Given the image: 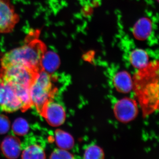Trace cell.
Returning <instances> with one entry per match:
<instances>
[{"label": "cell", "instance_id": "9a60e30c", "mask_svg": "<svg viewBox=\"0 0 159 159\" xmlns=\"http://www.w3.org/2000/svg\"><path fill=\"white\" fill-rule=\"evenodd\" d=\"M23 159H45V153L39 145H30L26 147L22 153Z\"/></svg>", "mask_w": 159, "mask_h": 159}, {"label": "cell", "instance_id": "8fae6325", "mask_svg": "<svg viewBox=\"0 0 159 159\" xmlns=\"http://www.w3.org/2000/svg\"><path fill=\"white\" fill-rule=\"evenodd\" d=\"M60 64V60L56 53L47 51L43 55L41 62L42 70L49 74L54 73Z\"/></svg>", "mask_w": 159, "mask_h": 159}, {"label": "cell", "instance_id": "7a4b0ae2", "mask_svg": "<svg viewBox=\"0 0 159 159\" xmlns=\"http://www.w3.org/2000/svg\"><path fill=\"white\" fill-rule=\"evenodd\" d=\"M39 31L29 32L23 45L3 54L1 59V67L18 64L36 72L42 70L41 62L48 48L46 44L39 39Z\"/></svg>", "mask_w": 159, "mask_h": 159}, {"label": "cell", "instance_id": "52a82bcc", "mask_svg": "<svg viewBox=\"0 0 159 159\" xmlns=\"http://www.w3.org/2000/svg\"><path fill=\"white\" fill-rule=\"evenodd\" d=\"M0 108L6 112L22 109V105L13 89L0 78Z\"/></svg>", "mask_w": 159, "mask_h": 159}, {"label": "cell", "instance_id": "3957f363", "mask_svg": "<svg viewBox=\"0 0 159 159\" xmlns=\"http://www.w3.org/2000/svg\"><path fill=\"white\" fill-rule=\"evenodd\" d=\"M29 91L33 106L35 107L41 115L45 105L52 100L56 92L51 74L43 70H40L35 75Z\"/></svg>", "mask_w": 159, "mask_h": 159}, {"label": "cell", "instance_id": "5bb4252c", "mask_svg": "<svg viewBox=\"0 0 159 159\" xmlns=\"http://www.w3.org/2000/svg\"><path fill=\"white\" fill-rule=\"evenodd\" d=\"M151 30L152 25L150 21L147 18L142 19L134 26V34L138 39H146L150 34Z\"/></svg>", "mask_w": 159, "mask_h": 159}, {"label": "cell", "instance_id": "9c48e42d", "mask_svg": "<svg viewBox=\"0 0 159 159\" xmlns=\"http://www.w3.org/2000/svg\"><path fill=\"white\" fill-rule=\"evenodd\" d=\"M1 149L4 155L9 159L18 157L21 152V145L19 139L15 137H6L1 144Z\"/></svg>", "mask_w": 159, "mask_h": 159}, {"label": "cell", "instance_id": "7c38bea8", "mask_svg": "<svg viewBox=\"0 0 159 159\" xmlns=\"http://www.w3.org/2000/svg\"><path fill=\"white\" fill-rule=\"evenodd\" d=\"M55 139L56 144L59 148L68 150L74 147V138L65 131L57 129L55 133Z\"/></svg>", "mask_w": 159, "mask_h": 159}, {"label": "cell", "instance_id": "ba28073f", "mask_svg": "<svg viewBox=\"0 0 159 159\" xmlns=\"http://www.w3.org/2000/svg\"><path fill=\"white\" fill-rule=\"evenodd\" d=\"M41 116L53 126H58L64 123L66 120L65 110L63 107L51 100L45 105Z\"/></svg>", "mask_w": 159, "mask_h": 159}, {"label": "cell", "instance_id": "d6986e66", "mask_svg": "<svg viewBox=\"0 0 159 159\" xmlns=\"http://www.w3.org/2000/svg\"><path fill=\"white\" fill-rule=\"evenodd\" d=\"M9 119L6 116L0 115V134L7 133L10 129Z\"/></svg>", "mask_w": 159, "mask_h": 159}, {"label": "cell", "instance_id": "4fadbf2b", "mask_svg": "<svg viewBox=\"0 0 159 159\" xmlns=\"http://www.w3.org/2000/svg\"><path fill=\"white\" fill-rule=\"evenodd\" d=\"M129 60L132 65L139 70L145 67L148 65V56L144 50L136 49L131 53Z\"/></svg>", "mask_w": 159, "mask_h": 159}, {"label": "cell", "instance_id": "ac0fdd59", "mask_svg": "<svg viewBox=\"0 0 159 159\" xmlns=\"http://www.w3.org/2000/svg\"><path fill=\"white\" fill-rule=\"evenodd\" d=\"M51 159H74V156L66 149L59 148L55 149L51 154Z\"/></svg>", "mask_w": 159, "mask_h": 159}, {"label": "cell", "instance_id": "277c9868", "mask_svg": "<svg viewBox=\"0 0 159 159\" xmlns=\"http://www.w3.org/2000/svg\"><path fill=\"white\" fill-rule=\"evenodd\" d=\"M37 72L20 65H9L1 67L0 78L10 84L30 88Z\"/></svg>", "mask_w": 159, "mask_h": 159}, {"label": "cell", "instance_id": "2e32d148", "mask_svg": "<svg viewBox=\"0 0 159 159\" xmlns=\"http://www.w3.org/2000/svg\"><path fill=\"white\" fill-rule=\"evenodd\" d=\"M104 152L98 145H89L84 151V158L86 159H102L104 158Z\"/></svg>", "mask_w": 159, "mask_h": 159}, {"label": "cell", "instance_id": "5b68a950", "mask_svg": "<svg viewBox=\"0 0 159 159\" xmlns=\"http://www.w3.org/2000/svg\"><path fill=\"white\" fill-rule=\"evenodd\" d=\"M20 21L10 0H0V34H7L14 30Z\"/></svg>", "mask_w": 159, "mask_h": 159}, {"label": "cell", "instance_id": "30bf717a", "mask_svg": "<svg viewBox=\"0 0 159 159\" xmlns=\"http://www.w3.org/2000/svg\"><path fill=\"white\" fill-rule=\"evenodd\" d=\"M115 88L119 93H128L133 90V79L128 72L125 71L117 73L113 78Z\"/></svg>", "mask_w": 159, "mask_h": 159}, {"label": "cell", "instance_id": "6da1fadb", "mask_svg": "<svg viewBox=\"0 0 159 159\" xmlns=\"http://www.w3.org/2000/svg\"><path fill=\"white\" fill-rule=\"evenodd\" d=\"M133 90L144 117L159 109V63L154 61L139 70L132 78Z\"/></svg>", "mask_w": 159, "mask_h": 159}, {"label": "cell", "instance_id": "e0dca14e", "mask_svg": "<svg viewBox=\"0 0 159 159\" xmlns=\"http://www.w3.org/2000/svg\"><path fill=\"white\" fill-rule=\"evenodd\" d=\"M12 129L16 134L19 136L25 135L29 131V123L23 118H18L13 122Z\"/></svg>", "mask_w": 159, "mask_h": 159}, {"label": "cell", "instance_id": "8992f818", "mask_svg": "<svg viewBox=\"0 0 159 159\" xmlns=\"http://www.w3.org/2000/svg\"><path fill=\"white\" fill-rule=\"evenodd\" d=\"M113 111L117 120L122 123H126L136 118L139 114V107L136 100L125 97L116 102Z\"/></svg>", "mask_w": 159, "mask_h": 159}]
</instances>
